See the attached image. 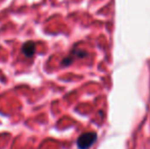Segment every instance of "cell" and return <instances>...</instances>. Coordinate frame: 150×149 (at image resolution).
Instances as JSON below:
<instances>
[{
    "mask_svg": "<svg viewBox=\"0 0 150 149\" xmlns=\"http://www.w3.org/2000/svg\"><path fill=\"white\" fill-rule=\"evenodd\" d=\"M97 140V134L95 132H87L79 136L77 139V146L79 149H89Z\"/></svg>",
    "mask_w": 150,
    "mask_h": 149,
    "instance_id": "obj_1",
    "label": "cell"
},
{
    "mask_svg": "<svg viewBox=\"0 0 150 149\" xmlns=\"http://www.w3.org/2000/svg\"><path fill=\"white\" fill-rule=\"evenodd\" d=\"M22 52L26 57H32L36 52V43L33 41H27L23 44Z\"/></svg>",
    "mask_w": 150,
    "mask_h": 149,
    "instance_id": "obj_2",
    "label": "cell"
},
{
    "mask_svg": "<svg viewBox=\"0 0 150 149\" xmlns=\"http://www.w3.org/2000/svg\"><path fill=\"white\" fill-rule=\"evenodd\" d=\"M71 54L75 56V57H80V58L86 57V56L88 55L87 52H86L85 50H82V49H74Z\"/></svg>",
    "mask_w": 150,
    "mask_h": 149,
    "instance_id": "obj_3",
    "label": "cell"
},
{
    "mask_svg": "<svg viewBox=\"0 0 150 149\" xmlns=\"http://www.w3.org/2000/svg\"><path fill=\"white\" fill-rule=\"evenodd\" d=\"M74 58H75V56L74 55H69V56H67V57H64L62 60H61V62H60V64H61V66H71V64H73V61H74Z\"/></svg>",
    "mask_w": 150,
    "mask_h": 149,
    "instance_id": "obj_4",
    "label": "cell"
}]
</instances>
